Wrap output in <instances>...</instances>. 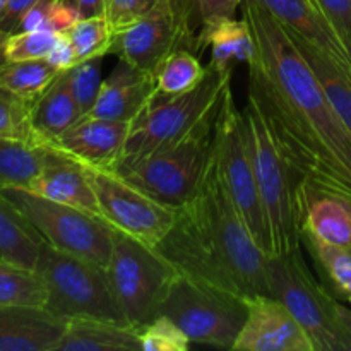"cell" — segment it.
<instances>
[{"mask_svg": "<svg viewBox=\"0 0 351 351\" xmlns=\"http://www.w3.org/2000/svg\"><path fill=\"white\" fill-rule=\"evenodd\" d=\"M0 305L45 307L47 287L40 273L0 257Z\"/></svg>", "mask_w": 351, "mask_h": 351, "instance_id": "f546056e", "label": "cell"}, {"mask_svg": "<svg viewBox=\"0 0 351 351\" xmlns=\"http://www.w3.org/2000/svg\"><path fill=\"white\" fill-rule=\"evenodd\" d=\"M75 7H77L81 19L82 17L103 16L106 9V0H77Z\"/></svg>", "mask_w": 351, "mask_h": 351, "instance_id": "b9f144b4", "label": "cell"}, {"mask_svg": "<svg viewBox=\"0 0 351 351\" xmlns=\"http://www.w3.org/2000/svg\"><path fill=\"white\" fill-rule=\"evenodd\" d=\"M338 29L351 55V0H315Z\"/></svg>", "mask_w": 351, "mask_h": 351, "instance_id": "f35d334b", "label": "cell"}, {"mask_svg": "<svg viewBox=\"0 0 351 351\" xmlns=\"http://www.w3.org/2000/svg\"><path fill=\"white\" fill-rule=\"evenodd\" d=\"M240 9L254 36L249 103L300 180L351 199L348 129L283 24L259 0H242Z\"/></svg>", "mask_w": 351, "mask_h": 351, "instance_id": "6da1fadb", "label": "cell"}, {"mask_svg": "<svg viewBox=\"0 0 351 351\" xmlns=\"http://www.w3.org/2000/svg\"><path fill=\"white\" fill-rule=\"evenodd\" d=\"M58 2H64V3H69V5L75 7V2H77V0H58ZM75 9H77V7H75Z\"/></svg>", "mask_w": 351, "mask_h": 351, "instance_id": "ee69618b", "label": "cell"}, {"mask_svg": "<svg viewBox=\"0 0 351 351\" xmlns=\"http://www.w3.org/2000/svg\"><path fill=\"white\" fill-rule=\"evenodd\" d=\"M125 322L141 329L160 315L161 305L178 271L153 247L115 232L105 267Z\"/></svg>", "mask_w": 351, "mask_h": 351, "instance_id": "52a82bcc", "label": "cell"}, {"mask_svg": "<svg viewBox=\"0 0 351 351\" xmlns=\"http://www.w3.org/2000/svg\"><path fill=\"white\" fill-rule=\"evenodd\" d=\"M60 74L47 58L3 62L0 65V88L23 101L33 103Z\"/></svg>", "mask_w": 351, "mask_h": 351, "instance_id": "f1b7e54d", "label": "cell"}, {"mask_svg": "<svg viewBox=\"0 0 351 351\" xmlns=\"http://www.w3.org/2000/svg\"><path fill=\"white\" fill-rule=\"evenodd\" d=\"M271 295L287 305L314 351H351V311L317 281L300 249L267 257Z\"/></svg>", "mask_w": 351, "mask_h": 351, "instance_id": "277c9868", "label": "cell"}, {"mask_svg": "<svg viewBox=\"0 0 351 351\" xmlns=\"http://www.w3.org/2000/svg\"><path fill=\"white\" fill-rule=\"evenodd\" d=\"M204 75L206 67L195 53L189 50H173L156 71L158 93L165 96L182 95L194 89Z\"/></svg>", "mask_w": 351, "mask_h": 351, "instance_id": "4dcf8cb0", "label": "cell"}, {"mask_svg": "<svg viewBox=\"0 0 351 351\" xmlns=\"http://www.w3.org/2000/svg\"><path fill=\"white\" fill-rule=\"evenodd\" d=\"M175 26L177 50L199 53V38L202 29L218 17H235L242 0H168Z\"/></svg>", "mask_w": 351, "mask_h": 351, "instance_id": "4316f807", "label": "cell"}, {"mask_svg": "<svg viewBox=\"0 0 351 351\" xmlns=\"http://www.w3.org/2000/svg\"><path fill=\"white\" fill-rule=\"evenodd\" d=\"M34 269L45 281V308L51 314L67 321L91 317L125 322L105 267L43 242Z\"/></svg>", "mask_w": 351, "mask_h": 351, "instance_id": "8992f818", "label": "cell"}, {"mask_svg": "<svg viewBox=\"0 0 351 351\" xmlns=\"http://www.w3.org/2000/svg\"><path fill=\"white\" fill-rule=\"evenodd\" d=\"M0 136L36 143L29 120V103L16 98L0 88Z\"/></svg>", "mask_w": 351, "mask_h": 351, "instance_id": "8d00e7d4", "label": "cell"}, {"mask_svg": "<svg viewBox=\"0 0 351 351\" xmlns=\"http://www.w3.org/2000/svg\"><path fill=\"white\" fill-rule=\"evenodd\" d=\"M65 328L45 307L0 305V351H58Z\"/></svg>", "mask_w": 351, "mask_h": 351, "instance_id": "e0dca14e", "label": "cell"}, {"mask_svg": "<svg viewBox=\"0 0 351 351\" xmlns=\"http://www.w3.org/2000/svg\"><path fill=\"white\" fill-rule=\"evenodd\" d=\"M302 243L314 259L321 281L336 298H351V249L322 242L308 233H302Z\"/></svg>", "mask_w": 351, "mask_h": 351, "instance_id": "83f0119b", "label": "cell"}, {"mask_svg": "<svg viewBox=\"0 0 351 351\" xmlns=\"http://www.w3.org/2000/svg\"><path fill=\"white\" fill-rule=\"evenodd\" d=\"M211 48L209 64L219 72L232 74L235 62H247L254 55V36L247 21L235 17H218L202 29L199 51Z\"/></svg>", "mask_w": 351, "mask_h": 351, "instance_id": "cb8c5ba5", "label": "cell"}, {"mask_svg": "<svg viewBox=\"0 0 351 351\" xmlns=\"http://www.w3.org/2000/svg\"><path fill=\"white\" fill-rule=\"evenodd\" d=\"M74 45L77 64L95 57H105L110 53L112 41L115 38L106 16H93L79 19L71 29L65 31Z\"/></svg>", "mask_w": 351, "mask_h": 351, "instance_id": "1f68e13d", "label": "cell"}, {"mask_svg": "<svg viewBox=\"0 0 351 351\" xmlns=\"http://www.w3.org/2000/svg\"><path fill=\"white\" fill-rule=\"evenodd\" d=\"M26 191L99 216L98 199L84 168L60 154H57L55 160L45 167V170L31 182Z\"/></svg>", "mask_w": 351, "mask_h": 351, "instance_id": "ffe728a7", "label": "cell"}, {"mask_svg": "<svg viewBox=\"0 0 351 351\" xmlns=\"http://www.w3.org/2000/svg\"><path fill=\"white\" fill-rule=\"evenodd\" d=\"M81 167L98 199L99 216L115 232L125 233L156 249L173 226L177 209L154 201L117 171Z\"/></svg>", "mask_w": 351, "mask_h": 351, "instance_id": "7c38bea8", "label": "cell"}, {"mask_svg": "<svg viewBox=\"0 0 351 351\" xmlns=\"http://www.w3.org/2000/svg\"><path fill=\"white\" fill-rule=\"evenodd\" d=\"M36 2L38 0H7L0 14V27L9 34L16 33L23 17Z\"/></svg>", "mask_w": 351, "mask_h": 351, "instance_id": "60d3db41", "label": "cell"}, {"mask_svg": "<svg viewBox=\"0 0 351 351\" xmlns=\"http://www.w3.org/2000/svg\"><path fill=\"white\" fill-rule=\"evenodd\" d=\"M243 297L185 274H177L161 305L191 343L232 350L247 321Z\"/></svg>", "mask_w": 351, "mask_h": 351, "instance_id": "ba28073f", "label": "cell"}, {"mask_svg": "<svg viewBox=\"0 0 351 351\" xmlns=\"http://www.w3.org/2000/svg\"><path fill=\"white\" fill-rule=\"evenodd\" d=\"M348 302H350V304H351V298H350V300H348Z\"/></svg>", "mask_w": 351, "mask_h": 351, "instance_id": "bcb514c9", "label": "cell"}, {"mask_svg": "<svg viewBox=\"0 0 351 351\" xmlns=\"http://www.w3.org/2000/svg\"><path fill=\"white\" fill-rule=\"evenodd\" d=\"M43 242L33 223L0 191V257L34 269Z\"/></svg>", "mask_w": 351, "mask_h": 351, "instance_id": "d4e9b609", "label": "cell"}, {"mask_svg": "<svg viewBox=\"0 0 351 351\" xmlns=\"http://www.w3.org/2000/svg\"><path fill=\"white\" fill-rule=\"evenodd\" d=\"M243 129L252 158L261 202L271 239V256L298 250L302 245L297 189L300 177L287 163L261 113L252 105L242 110Z\"/></svg>", "mask_w": 351, "mask_h": 351, "instance_id": "5b68a950", "label": "cell"}, {"mask_svg": "<svg viewBox=\"0 0 351 351\" xmlns=\"http://www.w3.org/2000/svg\"><path fill=\"white\" fill-rule=\"evenodd\" d=\"M156 250L185 276L243 298L271 295L269 256L223 187L213 154L197 191L177 209L173 226Z\"/></svg>", "mask_w": 351, "mask_h": 351, "instance_id": "7a4b0ae2", "label": "cell"}, {"mask_svg": "<svg viewBox=\"0 0 351 351\" xmlns=\"http://www.w3.org/2000/svg\"><path fill=\"white\" fill-rule=\"evenodd\" d=\"M29 120L41 146L67 132L81 120V110L69 91L64 72L47 91L29 103Z\"/></svg>", "mask_w": 351, "mask_h": 351, "instance_id": "603a6c76", "label": "cell"}, {"mask_svg": "<svg viewBox=\"0 0 351 351\" xmlns=\"http://www.w3.org/2000/svg\"><path fill=\"white\" fill-rule=\"evenodd\" d=\"M3 194L24 213L51 247L101 267L108 266L115 230L101 216L50 201L26 189L9 187L3 189Z\"/></svg>", "mask_w": 351, "mask_h": 351, "instance_id": "8fae6325", "label": "cell"}, {"mask_svg": "<svg viewBox=\"0 0 351 351\" xmlns=\"http://www.w3.org/2000/svg\"><path fill=\"white\" fill-rule=\"evenodd\" d=\"M213 158L223 187L228 192L237 211L261 249L271 256V239L266 215L261 202L254 173L252 158L247 144L243 115L235 106L232 86L226 89L219 105L213 136Z\"/></svg>", "mask_w": 351, "mask_h": 351, "instance_id": "9c48e42d", "label": "cell"}, {"mask_svg": "<svg viewBox=\"0 0 351 351\" xmlns=\"http://www.w3.org/2000/svg\"><path fill=\"white\" fill-rule=\"evenodd\" d=\"M47 60L58 69L60 72L67 71V69L74 67L77 64V57H75L74 45H72L71 38L65 33H60L55 40L53 47H51L50 53L47 55Z\"/></svg>", "mask_w": 351, "mask_h": 351, "instance_id": "ab89813d", "label": "cell"}, {"mask_svg": "<svg viewBox=\"0 0 351 351\" xmlns=\"http://www.w3.org/2000/svg\"><path fill=\"white\" fill-rule=\"evenodd\" d=\"M58 34L51 31H17L9 34L3 47V58L5 62L47 58Z\"/></svg>", "mask_w": 351, "mask_h": 351, "instance_id": "d590c367", "label": "cell"}, {"mask_svg": "<svg viewBox=\"0 0 351 351\" xmlns=\"http://www.w3.org/2000/svg\"><path fill=\"white\" fill-rule=\"evenodd\" d=\"M57 153L41 144L0 136V191L27 189Z\"/></svg>", "mask_w": 351, "mask_h": 351, "instance_id": "484cf974", "label": "cell"}, {"mask_svg": "<svg viewBox=\"0 0 351 351\" xmlns=\"http://www.w3.org/2000/svg\"><path fill=\"white\" fill-rule=\"evenodd\" d=\"M302 233L351 249V199L321 192L300 180L297 189Z\"/></svg>", "mask_w": 351, "mask_h": 351, "instance_id": "ac0fdd59", "label": "cell"}, {"mask_svg": "<svg viewBox=\"0 0 351 351\" xmlns=\"http://www.w3.org/2000/svg\"><path fill=\"white\" fill-rule=\"evenodd\" d=\"M287 33L298 53L305 58L311 71L314 72L329 103L351 134V65L332 57L331 53L295 31L287 29Z\"/></svg>", "mask_w": 351, "mask_h": 351, "instance_id": "44dd1931", "label": "cell"}, {"mask_svg": "<svg viewBox=\"0 0 351 351\" xmlns=\"http://www.w3.org/2000/svg\"><path fill=\"white\" fill-rule=\"evenodd\" d=\"M163 0H106L105 16L113 34H117L149 14Z\"/></svg>", "mask_w": 351, "mask_h": 351, "instance_id": "74e56055", "label": "cell"}, {"mask_svg": "<svg viewBox=\"0 0 351 351\" xmlns=\"http://www.w3.org/2000/svg\"><path fill=\"white\" fill-rule=\"evenodd\" d=\"M178 34L170 2L163 0L149 14L115 34L110 53L139 71L156 75L161 62L177 50Z\"/></svg>", "mask_w": 351, "mask_h": 351, "instance_id": "5bb4252c", "label": "cell"}, {"mask_svg": "<svg viewBox=\"0 0 351 351\" xmlns=\"http://www.w3.org/2000/svg\"><path fill=\"white\" fill-rule=\"evenodd\" d=\"M130 122L106 119H81L74 127L45 146L84 167L115 170L122 158Z\"/></svg>", "mask_w": 351, "mask_h": 351, "instance_id": "9a60e30c", "label": "cell"}, {"mask_svg": "<svg viewBox=\"0 0 351 351\" xmlns=\"http://www.w3.org/2000/svg\"><path fill=\"white\" fill-rule=\"evenodd\" d=\"M5 3H7V0H0V14H2V10H3V7H5Z\"/></svg>", "mask_w": 351, "mask_h": 351, "instance_id": "f6af8a7d", "label": "cell"}, {"mask_svg": "<svg viewBox=\"0 0 351 351\" xmlns=\"http://www.w3.org/2000/svg\"><path fill=\"white\" fill-rule=\"evenodd\" d=\"M139 336L143 351H187L191 346L189 336L165 314L141 328Z\"/></svg>", "mask_w": 351, "mask_h": 351, "instance_id": "e575fe53", "label": "cell"}, {"mask_svg": "<svg viewBox=\"0 0 351 351\" xmlns=\"http://www.w3.org/2000/svg\"><path fill=\"white\" fill-rule=\"evenodd\" d=\"M156 95V75L153 72L139 71L119 60L112 74L103 81L95 106L82 119L132 122Z\"/></svg>", "mask_w": 351, "mask_h": 351, "instance_id": "2e32d148", "label": "cell"}, {"mask_svg": "<svg viewBox=\"0 0 351 351\" xmlns=\"http://www.w3.org/2000/svg\"><path fill=\"white\" fill-rule=\"evenodd\" d=\"M7 36H9V33H5V31L0 27V65L5 62V58H3V47H5V41H7Z\"/></svg>", "mask_w": 351, "mask_h": 351, "instance_id": "7bdbcfd3", "label": "cell"}, {"mask_svg": "<svg viewBox=\"0 0 351 351\" xmlns=\"http://www.w3.org/2000/svg\"><path fill=\"white\" fill-rule=\"evenodd\" d=\"M81 19L74 5L58 0H38L21 21L17 31H51L65 33ZM16 31V33H17Z\"/></svg>", "mask_w": 351, "mask_h": 351, "instance_id": "d6a6232c", "label": "cell"}, {"mask_svg": "<svg viewBox=\"0 0 351 351\" xmlns=\"http://www.w3.org/2000/svg\"><path fill=\"white\" fill-rule=\"evenodd\" d=\"M247 321L233 351H314L287 305L273 295L245 297Z\"/></svg>", "mask_w": 351, "mask_h": 351, "instance_id": "4fadbf2b", "label": "cell"}, {"mask_svg": "<svg viewBox=\"0 0 351 351\" xmlns=\"http://www.w3.org/2000/svg\"><path fill=\"white\" fill-rule=\"evenodd\" d=\"M58 351H143L139 329L108 319L74 317L67 321Z\"/></svg>", "mask_w": 351, "mask_h": 351, "instance_id": "7402d4cb", "label": "cell"}, {"mask_svg": "<svg viewBox=\"0 0 351 351\" xmlns=\"http://www.w3.org/2000/svg\"><path fill=\"white\" fill-rule=\"evenodd\" d=\"M101 60L103 57L88 58V60L79 62L74 67L64 71L69 91H71L75 105L81 110V119L95 106L96 99H98L99 89L103 84Z\"/></svg>", "mask_w": 351, "mask_h": 351, "instance_id": "836d02e7", "label": "cell"}, {"mask_svg": "<svg viewBox=\"0 0 351 351\" xmlns=\"http://www.w3.org/2000/svg\"><path fill=\"white\" fill-rule=\"evenodd\" d=\"M232 74L206 65V75L194 89L177 96L158 93L153 101L130 122L122 158L113 171L122 173L144 158L175 146L191 136L201 123L218 113Z\"/></svg>", "mask_w": 351, "mask_h": 351, "instance_id": "3957f363", "label": "cell"}, {"mask_svg": "<svg viewBox=\"0 0 351 351\" xmlns=\"http://www.w3.org/2000/svg\"><path fill=\"white\" fill-rule=\"evenodd\" d=\"M287 29L295 31L351 65V55L331 21L315 0H259Z\"/></svg>", "mask_w": 351, "mask_h": 351, "instance_id": "d6986e66", "label": "cell"}, {"mask_svg": "<svg viewBox=\"0 0 351 351\" xmlns=\"http://www.w3.org/2000/svg\"><path fill=\"white\" fill-rule=\"evenodd\" d=\"M216 115L178 144L137 161L119 175L154 201L178 209L197 191L208 170Z\"/></svg>", "mask_w": 351, "mask_h": 351, "instance_id": "30bf717a", "label": "cell"}]
</instances>
